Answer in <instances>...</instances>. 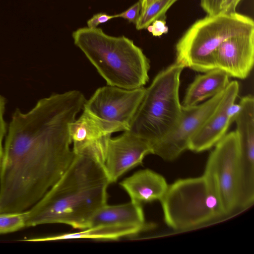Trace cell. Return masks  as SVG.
<instances>
[{
  "instance_id": "cell-1",
  "label": "cell",
  "mask_w": 254,
  "mask_h": 254,
  "mask_svg": "<svg viewBox=\"0 0 254 254\" xmlns=\"http://www.w3.org/2000/svg\"><path fill=\"white\" fill-rule=\"evenodd\" d=\"M84 103L68 91L40 99L27 112L15 110L0 166V213L29 209L68 168L75 156L69 126Z\"/></svg>"
},
{
  "instance_id": "cell-2",
  "label": "cell",
  "mask_w": 254,
  "mask_h": 254,
  "mask_svg": "<svg viewBox=\"0 0 254 254\" xmlns=\"http://www.w3.org/2000/svg\"><path fill=\"white\" fill-rule=\"evenodd\" d=\"M110 183L103 165L75 155L59 180L24 211L26 227L62 223L75 229L88 228L95 213L107 204Z\"/></svg>"
},
{
  "instance_id": "cell-3",
  "label": "cell",
  "mask_w": 254,
  "mask_h": 254,
  "mask_svg": "<svg viewBox=\"0 0 254 254\" xmlns=\"http://www.w3.org/2000/svg\"><path fill=\"white\" fill-rule=\"evenodd\" d=\"M72 36L107 85L133 89L148 81L149 61L132 40L108 35L97 27L80 28Z\"/></svg>"
},
{
  "instance_id": "cell-4",
  "label": "cell",
  "mask_w": 254,
  "mask_h": 254,
  "mask_svg": "<svg viewBox=\"0 0 254 254\" xmlns=\"http://www.w3.org/2000/svg\"><path fill=\"white\" fill-rule=\"evenodd\" d=\"M184 67L177 63L160 71L147 88L128 131L151 146L177 124L182 105L179 99L180 76Z\"/></svg>"
},
{
  "instance_id": "cell-5",
  "label": "cell",
  "mask_w": 254,
  "mask_h": 254,
  "mask_svg": "<svg viewBox=\"0 0 254 254\" xmlns=\"http://www.w3.org/2000/svg\"><path fill=\"white\" fill-rule=\"evenodd\" d=\"M254 30L251 17L237 13L207 15L195 21L176 46L175 62L200 72L216 68L214 53L225 40Z\"/></svg>"
},
{
  "instance_id": "cell-6",
  "label": "cell",
  "mask_w": 254,
  "mask_h": 254,
  "mask_svg": "<svg viewBox=\"0 0 254 254\" xmlns=\"http://www.w3.org/2000/svg\"><path fill=\"white\" fill-rule=\"evenodd\" d=\"M160 201L165 222L175 230L190 228L224 215L215 186L205 173L168 185Z\"/></svg>"
},
{
  "instance_id": "cell-7",
  "label": "cell",
  "mask_w": 254,
  "mask_h": 254,
  "mask_svg": "<svg viewBox=\"0 0 254 254\" xmlns=\"http://www.w3.org/2000/svg\"><path fill=\"white\" fill-rule=\"evenodd\" d=\"M145 88L127 89L107 85L98 88L83 109L98 119L111 133L128 130Z\"/></svg>"
},
{
  "instance_id": "cell-8",
  "label": "cell",
  "mask_w": 254,
  "mask_h": 254,
  "mask_svg": "<svg viewBox=\"0 0 254 254\" xmlns=\"http://www.w3.org/2000/svg\"><path fill=\"white\" fill-rule=\"evenodd\" d=\"M238 153V137L235 131H232L215 144L204 171L213 181L224 215L237 207Z\"/></svg>"
},
{
  "instance_id": "cell-9",
  "label": "cell",
  "mask_w": 254,
  "mask_h": 254,
  "mask_svg": "<svg viewBox=\"0 0 254 254\" xmlns=\"http://www.w3.org/2000/svg\"><path fill=\"white\" fill-rule=\"evenodd\" d=\"M224 91L196 105L182 106L180 117L172 129L152 146L153 154L166 161H172L188 149L191 138L214 112Z\"/></svg>"
},
{
  "instance_id": "cell-10",
  "label": "cell",
  "mask_w": 254,
  "mask_h": 254,
  "mask_svg": "<svg viewBox=\"0 0 254 254\" xmlns=\"http://www.w3.org/2000/svg\"><path fill=\"white\" fill-rule=\"evenodd\" d=\"M123 132L108 141L103 166L111 183L141 164L145 156L153 154L149 142L128 130Z\"/></svg>"
},
{
  "instance_id": "cell-11",
  "label": "cell",
  "mask_w": 254,
  "mask_h": 254,
  "mask_svg": "<svg viewBox=\"0 0 254 254\" xmlns=\"http://www.w3.org/2000/svg\"><path fill=\"white\" fill-rule=\"evenodd\" d=\"M72 150L75 155L90 158L104 165L111 133L98 119L85 110L69 126Z\"/></svg>"
},
{
  "instance_id": "cell-12",
  "label": "cell",
  "mask_w": 254,
  "mask_h": 254,
  "mask_svg": "<svg viewBox=\"0 0 254 254\" xmlns=\"http://www.w3.org/2000/svg\"><path fill=\"white\" fill-rule=\"evenodd\" d=\"M214 57L216 68L223 70L229 76L246 78L254 63V30L224 41Z\"/></svg>"
},
{
  "instance_id": "cell-13",
  "label": "cell",
  "mask_w": 254,
  "mask_h": 254,
  "mask_svg": "<svg viewBox=\"0 0 254 254\" xmlns=\"http://www.w3.org/2000/svg\"><path fill=\"white\" fill-rule=\"evenodd\" d=\"M239 90L237 81L230 82L214 112L190 139L188 149L195 152L208 150L225 134L231 124L228 115L230 106L235 103Z\"/></svg>"
},
{
  "instance_id": "cell-14",
  "label": "cell",
  "mask_w": 254,
  "mask_h": 254,
  "mask_svg": "<svg viewBox=\"0 0 254 254\" xmlns=\"http://www.w3.org/2000/svg\"><path fill=\"white\" fill-rule=\"evenodd\" d=\"M131 201L141 204L160 200L168 187L165 178L149 169L134 173L120 183Z\"/></svg>"
},
{
  "instance_id": "cell-15",
  "label": "cell",
  "mask_w": 254,
  "mask_h": 254,
  "mask_svg": "<svg viewBox=\"0 0 254 254\" xmlns=\"http://www.w3.org/2000/svg\"><path fill=\"white\" fill-rule=\"evenodd\" d=\"M111 225L134 226L147 230L154 226L146 222L141 204L132 201L116 205H105L93 215L88 228Z\"/></svg>"
},
{
  "instance_id": "cell-16",
  "label": "cell",
  "mask_w": 254,
  "mask_h": 254,
  "mask_svg": "<svg viewBox=\"0 0 254 254\" xmlns=\"http://www.w3.org/2000/svg\"><path fill=\"white\" fill-rule=\"evenodd\" d=\"M197 75L187 88L182 106L190 107L224 91L230 81L223 70L215 68Z\"/></svg>"
},
{
  "instance_id": "cell-17",
  "label": "cell",
  "mask_w": 254,
  "mask_h": 254,
  "mask_svg": "<svg viewBox=\"0 0 254 254\" xmlns=\"http://www.w3.org/2000/svg\"><path fill=\"white\" fill-rule=\"evenodd\" d=\"M73 233H67L25 240L29 242H44L76 239L117 240L125 236H133L147 230L141 227L129 225H102L84 229Z\"/></svg>"
},
{
  "instance_id": "cell-18",
  "label": "cell",
  "mask_w": 254,
  "mask_h": 254,
  "mask_svg": "<svg viewBox=\"0 0 254 254\" xmlns=\"http://www.w3.org/2000/svg\"><path fill=\"white\" fill-rule=\"evenodd\" d=\"M177 0H155L140 12L135 22L137 30L146 29L153 21L166 18V13Z\"/></svg>"
},
{
  "instance_id": "cell-19",
  "label": "cell",
  "mask_w": 254,
  "mask_h": 254,
  "mask_svg": "<svg viewBox=\"0 0 254 254\" xmlns=\"http://www.w3.org/2000/svg\"><path fill=\"white\" fill-rule=\"evenodd\" d=\"M242 0H200V5L207 15L215 16L236 12Z\"/></svg>"
},
{
  "instance_id": "cell-20",
  "label": "cell",
  "mask_w": 254,
  "mask_h": 254,
  "mask_svg": "<svg viewBox=\"0 0 254 254\" xmlns=\"http://www.w3.org/2000/svg\"><path fill=\"white\" fill-rule=\"evenodd\" d=\"M25 212L0 213V235L19 231L25 226Z\"/></svg>"
},
{
  "instance_id": "cell-21",
  "label": "cell",
  "mask_w": 254,
  "mask_h": 254,
  "mask_svg": "<svg viewBox=\"0 0 254 254\" xmlns=\"http://www.w3.org/2000/svg\"><path fill=\"white\" fill-rule=\"evenodd\" d=\"M6 104L5 98L0 93V166L3 153L4 140L8 127L4 118Z\"/></svg>"
},
{
  "instance_id": "cell-22",
  "label": "cell",
  "mask_w": 254,
  "mask_h": 254,
  "mask_svg": "<svg viewBox=\"0 0 254 254\" xmlns=\"http://www.w3.org/2000/svg\"><path fill=\"white\" fill-rule=\"evenodd\" d=\"M140 11V5L139 1L135 3L127 10L115 15V18L121 17L127 19L129 22L135 23Z\"/></svg>"
},
{
  "instance_id": "cell-23",
  "label": "cell",
  "mask_w": 254,
  "mask_h": 254,
  "mask_svg": "<svg viewBox=\"0 0 254 254\" xmlns=\"http://www.w3.org/2000/svg\"><path fill=\"white\" fill-rule=\"evenodd\" d=\"M146 29L154 36H160L168 31V28L166 25V21L164 20H155Z\"/></svg>"
},
{
  "instance_id": "cell-24",
  "label": "cell",
  "mask_w": 254,
  "mask_h": 254,
  "mask_svg": "<svg viewBox=\"0 0 254 254\" xmlns=\"http://www.w3.org/2000/svg\"><path fill=\"white\" fill-rule=\"evenodd\" d=\"M114 18H115V15H108L102 12L98 13L94 15L87 21V27L90 28H97L99 24L106 23Z\"/></svg>"
},
{
  "instance_id": "cell-25",
  "label": "cell",
  "mask_w": 254,
  "mask_h": 254,
  "mask_svg": "<svg viewBox=\"0 0 254 254\" xmlns=\"http://www.w3.org/2000/svg\"><path fill=\"white\" fill-rule=\"evenodd\" d=\"M241 109V106L240 103L235 104L234 103L230 106L228 110V115L231 122L235 121L236 118L239 114Z\"/></svg>"
},
{
  "instance_id": "cell-26",
  "label": "cell",
  "mask_w": 254,
  "mask_h": 254,
  "mask_svg": "<svg viewBox=\"0 0 254 254\" xmlns=\"http://www.w3.org/2000/svg\"><path fill=\"white\" fill-rule=\"evenodd\" d=\"M155 0H139L138 1L140 5V11L146 8Z\"/></svg>"
}]
</instances>
